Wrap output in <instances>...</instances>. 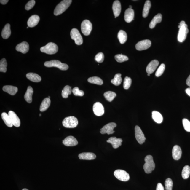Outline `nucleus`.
<instances>
[{
  "instance_id": "obj_50",
  "label": "nucleus",
  "mask_w": 190,
  "mask_h": 190,
  "mask_svg": "<svg viewBox=\"0 0 190 190\" xmlns=\"http://www.w3.org/2000/svg\"><path fill=\"white\" fill-rule=\"evenodd\" d=\"M186 84H187L188 86H189L190 87V75L189 77H188L187 80H186Z\"/></svg>"
},
{
  "instance_id": "obj_8",
  "label": "nucleus",
  "mask_w": 190,
  "mask_h": 190,
  "mask_svg": "<svg viewBox=\"0 0 190 190\" xmlns=\"http://www.w3.org/2000/svg\"><path fill=\"white\" fill-rule=\"evenodd\" d=\"M114 175L118 179L123 181H127L130 179L129 175L125 171L118 169L114 171Z\"/></svg>"
},
{
  "instance_id": "obj_2",
  "label": "nucleus",
  "mask_w": 190,
  "mask_h": 190,
  "mask_svg": "<svg viewBox=\"0 0 190 190\" xmlns=\"http://www.w3.org/2000/svg\"><path fill=\"white\" fill-rule=\"evenodd\" d=\"M72 1L71 0H64L62 1L55 9V15L58 16L63 14L70 6Z\"/></svg>"
},
{
  "instance_id": "obj_34",
  "label": "nucleus",
  "mask_w": 190,
  "mask_h": 190,
  "mask_svg": "<svg viewBox=\"0 0 190 190\" xmlns=\"http://www.w3.org/2000/svg\"><path fill=\"white\" fill-rule=\"evenodd\" d=\"M88 81L90 83L95 84L101 85L103 84V82L100 78L98 77L94 76L88 79Z\"/></svg>"
},
{
  "instance_id": "obj_53",
  "label": "nucleus",
  "mask_w": 190,
  "mask_h": 190,
  "mask_svg": "<svg viewBox=\"0 0 190 190\" xmlns=\"http://www.w3.org/2000/svg\"><path fill=\"white\" fill-rule=\"evenodd\" d=\"M22 190H28V189H23Z\"/></svg>"
},
{
  "instance_id": "obj_12",
  "label": "nucleus",
  "mask_w": 190,
  "mask_h": 190,
  "mask_svg": "<svg viewBox=\"0 0 190 190\" xmlns=\"http://www.w3.org/2000/svg\"><path fill=\"white\" fill-rule=\"evenodd\" d=\"M151 42L148 39L140 41L136 45V48L137 50L142 51L147 50L151 46Z\"/></svg>"
},
{
  "instance_id": "obj_43",
  "label": "nucleus",
  "mask_w": 190,
  "mask_h": 190,
  "mask_svg": "<svg viewBox=\"0 0 190 190\" xmlns=\"http://www.w3.org/2000/svg\"><path fill=\"white\" fill-rule=\"evenodd\" d=\"M165 69V65L164 64H162L158 68L155 73V76L157 77L161 76L163 74Z\"/></svg>"
},
{
  "instance_id": "obj_45",
  "label": "nucleus",
  "mask_w": 190,
  "mask_h": 190,
  "mask_svg": "<svg viewBox=\"0 0 190 190\" xmlns=\"http://www.w3.org/2000/svg\"><path fill=\"white\" fill-rule=\"evenodd\" d=\"M72 92L75 96H83L84 95V92L80 90L78 87H75L72 89Z\"/></svg>"
},
{
  "instance_id": "obj_35",
  "label": "nucleus",
  "mask_w": 190,
  "mask_h": 190,
  "mask_svg": "<svg viewBox=\"0 0 190 190\" xmlns=\"http://www.w3.org/2000/svg\"><path fill=\"white\" fill-rule=\"evenodd\" d=\"M121 76L122 75L120 73L116 74L114 78L111 80V82L116 86H119L121 84L122 82Z\"/></svg>"
},
{
  "instance_id": "obj_9",
  "label": "nucleus",
  "mask_w": 190,
  "mask_h": 190,
  "mask_svg": "<svg viewBox=\"0 0 190 190\" xmlns=\"http://www.w3.org/2000/svg\"><path fill=\"white\" fill-rule=\"evenodd\" d=\"M92 29V25L89 20H84L81 24V30L83 34L85 36L89 35Z\"/></svg>"
},
{
  "instance_id": "obj_31",
  "label": "nucleus",
  "mask_w": 190,
  "mask_h": 190,
  "mask_svg": "<svg viewBox=\"0 0 190 190\" xmlns=\"http://www.w3.org/2000/svg\"><path fill=\"white\" fill-rule=\"evenodd\" d=\"M2 119L7 126L9 127H12L13 124L9 115L7 114L6 113L3 112L1 114Z\"/></svg>"
},
{
  "instance_id": "obj_57",
  "label": "nucleus",
  "mask_w": 190,
  "mask_h": 190,
  "mask_svg": "<svg viewBox=\"0 0 190 190\" xmlns=\"http://www.w3.org/2000/svg\"><path fill=\"white\" fill-rule=\"evenodd\" d=\"M29 28V27H27V28Z\"/></svg>"
},
{
  "instance_id": "obj_46",
  "label": "nucleus",
  "mask_w": 190,
  "mask_h": 190,
  "mask_svg": "<svg viewBox=\"0 0 190 190\" xmlns=\"http://www.w3.org/2000/svg\"><path fill=\"white\" fill-rule=\"evenodd\" d=\"M104 56L102 52H100L98 53L95 57V60L98 63H103L104 60Z\"/></svg>"
},
{
  "instance_id": "obj_26",
  "label": "nucleus",
  "mask_w": 190,
  "mask_h": 190,
  "mask_svg": "<svg viewBox=\"0 0 190 190\" xmlns=\"http://www.w3.org/2000/svg\"><path fill=\"white\" fill-rule=\"evenodd\" d=\"M162 20V15L160 14L156 15L150 23L149 27L150 29H153L155 27L156 24L161 22Z\"/></svg>"
},
{
  "instance_id": "obj_5",
  "label": "nucleus",
  "mask_w": 190,
  "mask_h": 190,
  "mask_svg": "<svg viewBox=\"0 0 190 190\" xmlns=\"http://www.w3.org/2000/svg\"><path fill=\"white\" fill-rule=\"evenodd\" d=\"M41 51L49 55L55 54L58 50L57 45L54 43H48L46 46L42 47L40 49Z\"/></svg>"
},
{
  "instance_id": "obj_16",
  "label": "nucleus",
  "mask_w": 190,
  "mask_h": 190,
  "mask_svg": "<svg viewBox=\"0 0 190 190\" xmlns=\"http://www.w3.org/2000/svg\"><path fill=\"white\" fill-rule=\"evenodd\" d=\"M159 62L157 60H153L150 62L146 68V71L148 74H151L155 71L158 65Z\"/></svg>"
},
{
  "instance_id": "obj_7",
  "label": "nucleus",
  "mask_w": 190,
  "mask_h": 190,
  "mask_svg": "<svg viewBox=\"0 0 190 190\" xmlns=\"http://www.w3.org/2000/svg\"><path fill=\"white\" fill-rule=\"evenodd\" d=\"M71 39L74 40L76 44L81 45L83 43V39L81 35L78 30L76 28H74L71 30Z\"/></svg>"
},
{
  "instance_id": "obj_40",
  "label": "nucleus",
  "mask_w": 190,
  "mask_h": 190,
  "mask_svg": "<svg viewBox=\"0 0 190 190\" xmlns=\"http://www.w3.org/2000/svg\"><path fill=\"white\" fill-rule=\"evenodd\" d=\"M7 63L5 58H3L0 61V71L5 73L7 71Z\"/></svg>"
},
{
  "instance_id": "obj_41",
  "label": "nucleus",
  "mask_w": 190,
  "mask_h": 190,
  "mask_svg": "<svg viewBox=\"0 0 190 190\" xmlns=\"http://www.w3.org/2000/svg\"><path fill=\"white\" fill-rule=\"evenodd\" d=\"M132 83V80L131 78L126 76L124 80L123 87L125 89L127 90L130 87Z\"/></svg>"
},
{
  "instance_id": "obj_56",
  "label": "nucleus",
  "mask_w": 190,
  "mask_h": 190,
  "mask_svg": "<svg viewBox=\"0 0 190 190\" xmlns=\"http://www.w3.org/2000/svg\"><path fill=\"white\" fill-rule=\"evenodd\" d=\"M48 98H50V96H48Z\"/></svg>"
},
{
  "instance_id": "obj_23",
  "label": "nucleus",
  "mask_w": 190,
  "mask_h": 190,
  "mask_svg": "<svg viewBox=\"0 0 190 190\" xmlns=\"http://www.w3.org/2000/svg\"><path fill=\"white\" fill-rule=\"evenodd\" d=\"M78 157L80 159L90 160L95 159L96 156L92 152H83L79 154Z\"/></svg>"
},
{
  "instance_id": "obj_4",
  "label": "nucleus",
  "mask_w": 190,
  "mask_h": 190,
  "mask_svg": "<svg viewBox=\"0 0 190 190\" xmlns=\"http://www.w3.org/2000/svg\"><path fill=\"white\" fill-rule=\"evenodd\" d=\"M44 65L45 66L47 67H57L63 71L67 70L69 68L68 66L66 64L62 63L59 60H52L46 62Z\"/></svg>"
},
{
  "instance_id": "obj_1",
  "label": "nucleus",
  "mask_w": 190,
  "mask_h": 190,
  "mask_svg": "<svg viewBox=\"0 0 190 190\" xmlns=\"http://www.w3.org/2000/svg\"><path fill=\"white\" fill-rule=\"evenodd\" d=\"M178 28H179V30L178 34V40L180 42H183L185 40L187 33H189V30L188 29V26L185 21H181Z\"/></svg>"
},
{
  "instance_id": "obj_39",
  "label": "nucleus",
  "mask_w": 190,
  "mask_h": 190,
  "mask_svg": "<svg viewBox=\"0 0 190 190\" xmlns=\"http://www.w3.org/2000/svg\"><path fill=\"white\" fill-rule=\"evenodd\" d=\"M115 59L118 63H121L127 61L129 60V58L124 55L117 54L115 56Z\"/></svg>"
},
{
  "instance_id": "obj_28",
  "label": "nucleus",
  "mask_w": 190,
  "mask_h": 190,
  "mask_svg": "<svg viewBox=\"0 0 190 190\" xmlns=\"http://www.w3.org/2000/svg\"><path fill=\"white\" fill-rule=\"evenodd\" d=\"M26 77L28 79L33 82H40L42 80L40 76L35 73H28L26 75Z\"/></svg>"
},
{
  "instance_id": "obj_6",
  "label": "nucleus",
  "mask_w": 190,
  "mask_h": 190,
  "mask_svg": "<svg viewBox=\"0 0 190 190\" xmlns=\"http://www.w3.org/2000/svg\"><path fill=\"white\" fill-rule=\"evenodd\" d=\"M78 119L74 116H69L66 117L63 120V127L68 128H73L78 125Z\"/></svg>"
},
{
  "instance_id": "obj_25",
  "label": "nucleus",
  "mask_w": 190,
  "mask_h": 190,
  "mask_svg": "<svg viewBox=\"0 0 190 190\" xmlns=\"http://www.w3.org/2000/svg\"><path fill=\"white\" fill-rule=\"evenodd\" d=\"M3 91L10 95H14L18 92V88L15 86H5L3 88Z\"/></svg>"
},
{
  "instance_id": "obj_14",
  "label": "nucleus",
  "mask_w": 190,
  "mask_h": 190,
  "mask_svg": "<svg viewBox=\"0 0 190 190\" xmlns=\"http://www.w3.org/2000/svg\"><path fill=\"white\" fill-rule=\"evenodd\" d=\"M63 143L65 146H75L78 144L76 139L72 136L67 137L63 140Z\"/></svg>"
},
{
  "instance_id": "obj_48",
  "label": "nucleus",
  "mask_w": 190,
  "mask_h": 190,
  "mask_svg": "<svg viewBox=\"0 0 190 190\" xmlns=\"http://www.w3.org/2000/svg\"><path fill=\"white\" fill-rule=\"evenodd\" d=\"M156 190H164V188L163 186L160 183H158Z\"/></svg>"
},
{
  "instance_id": "obj_11",
  "label": "nucleus",
  "mask_w": 190,
  "mask_h": 190,
  "mask_svg": "<svg viewBox=\"0 0 190 190\" xmlns=\"http://www.w3.org/2000/svg\"><path fill=\"white\" fill-rule=\"evenodd\" d=\"M135 135L137 141L140 144H143L145 141L146 138L141 129L138 126L135 127Z\"/></svg>"
},
{
  "instance_id": "obj_13",
  "label": "nucleus",
  "mask_w": 190,
  "mask_h": 190,
  "mask_svg": "<svg viewBox=\"0 0 190 190\" xmlns=\"http://www.w3.org/2000/svg\"><path fill=\"white\" fill-rule=\"evenodd\" d=\"M93 111L95 115L98 116H102L104 113V107L101 103H96L93 105Z\"/></svg>"
},
{
  "instance_id": "obj_18",
  "label": "nucleus",
  "mask_w": 190,
  "mask_h": 190,
  "mask_svg": "<svg viewBox=\"0 0 190 190\" xmlns=\"http://www.w3.org/2000/svg\"><path fill=\"white\" fill-rule=\"evenodd\" d=\"M107 142L112 145L113 147L116 149L122 145L123 140L121 138H117L116 137H111L109 138Z\"/></svg>"
},
{
  "instance_id": "obj_22",
  "label": "nucleus",
  "mask_w": 190,
  "mask_h": 190,
  "mask_svg": "<svg viewBox=\"0 0 190 190\" xmlns=\"http://www.w3.org/2000/svg\"><path fill=\"white\" fill-rule=\"evenodd\" d=\"M112 9L115 17L119 16L121 11V5L119 1H115L113 4Z\"/></svg>"
},
{
  "instance_id": "obj_21",
  "label": "nucleus",
  "mask_w": 190,
  "mask_h": 190,
  "mask_svg": "<svg viewBox=\"0 0 190 190\" xmlns=\"http://www.w3.org/2000/svg\"><path fill=\"white\" fill-rule=\"evenodd\" d=\"M134 12L132 9L129 8L126 10L124 15V20L126 22L129 23L134 19Z\"/></svg>"
},
{
  "instance_id": "obj_17",
  "label": "nucleus",
  "mask_w": 190,
  "mask_h": 190,
  "mask_svg": "<svg viewBox=\"0 0 190 190\" xmlns=\"http://www.w3.org/2000/svg\"><path fill=\"white\" fill-rule=\"evenodd\" d=\"M16 49L17 51L25 54L29 51V46L27 42L24 41L17 45Z\"/></svg>"
},
{
  "instance_id": "obj_3",
  "label": "nucleus",
  "mask_w": 190,
  "mask_h": 190,
  "mask_svg": "<svg viewBox=\"0 0 190 190\" xmlns=\"http://www.w3.org/2000/svg\"><path fill=\"white\" fill-rule=\"evenodd\" d=\"M144 160L146 162L143 166L145 172L146 174L151 173L152 171L154 170L155 167L153 157L150 155L146 156Z\"/></svg>"
},
{
  "instance_id": "obj_10",
  "label": "nucleus",
  "mask_w": 190,
  "mask_h": 190,
  "mask_svg": "<svg viewBox=\"0 0 190 190\" xmlns=\"http://www.w3.org/2000/svg\"><path fill=\"white\" fill-rule=\"evenodd\" d=\"M116 124L114 123H110L103 126L100 129V132L101 134H105L107 133L108 135L112 134L114 132V129L116 127Z\"/></svg>"
},
{
  "instance_id": "obj_51",
  "label": "nucleus",
  "mask_w": 190,
  "mask_h": 190,
  "mask_svg": "<svg viewBox=\"0 0 190 190\" xmlns=\"http://www.w3.org/2000/svg\"><path fill=\"white\" fill-rule=\"evenodd\" d=\"M185 91L186 93L190 97V87L187 88Z\"/></svg>"
},
{
  "instance_id": "obj_15",
  "label": "nucleus",
  "mask_w": 190,
  "mask_h": 190,
  "mask_svg": "<svg viewBox=\"0 0 190 190\" xmlns=\"http://www.w3.org/2000/svg\"><path fill=\"white\" fill-rule=\"evenodd\" d=\"M8 114L10 116L13 125L16 127H20V120L17 114L11 111H9Z\"/></svg>"
},
{
  "instance_id": "obj_30",
  "label": "nucleus",
  "mask_w": 190,
  "mask_h": 190,
  "mask_svg": "<svg viewBox=\"0 0 190 190\" xmlns=\"http://www.w3.org/2000/svg\"><path fill=\"white\" fill-rule=\"evenodd\" d=\"M152 118L154 121L158 124H161L163 122V117L162 115L159 112L157 111H153L152 112Z\"/></svg>"
},
{
  "instance_id": "obj_36",
  "label": "nucleus",
  "mask_w": 190,
  "mask_h": 190,
  "mask_svg": "<svg viewBox=\"0 0 190 190\" xmlns=\"http://www.w3.org/2000/svg\"><path fill=\"white\" fill-rule=\"evenodd\" d=\"M72 90L71 89V86L68 85L65 86L62 91V97L64 98H67L68 97V95H70L72 92Z\"/></svg>"
},
{
  "instance_id": "obj_42",
  "label": "nucleus",
  "mask_w": 190,
  "mask_h": 190,
  "mask_svg": "<svg viewBox=\"0 0 190 190\" xmlns=\"http://www.w3.org/2000/svg\"><path fill=\"white\" fill-rule=\"evenodd\" d=\"M173 182L170 178H168L165 182V189L166 190H172Z\"/></svg>"
},
{
  "instance_id": "obj_20",
  "label": "nucleus",
  "mask_w": 190,
  "mask_h": 190,
  "mask_svg": "<svg viewBox=\"0 0 190 190\" xmlns=\"http://www.w3.org/2000/svg\"><path fill=\"white\" fill-rule=\"evenodd\" d=\"M40 20L39 17L37 15H33L28 20L27 24L28 27L33 28L37 25Z\"/></svg>"
},
{
  "instance_id": "obj_44",
  "label": "nucleus",
  "mask_w": 190,
  "mask_h": 190,
  "mask_svg": "<svg viewBox=\"0 0 190 190\" xmlns=\"http://www.w3.org/2000/svg\"><path fill=\"white\" fill-rule=\"evenodd\" d=\"M182 124L185 130L190 132V122L189 120L186 118H184L182 120Z\"/></svg>"
},
{
  "instance_id": "obj_19",
  "label": "nucleus",
  "mask_w": 190,
  "mask_h": 190,
  "mask_svg": "<svg viewBox=\"0 0 190 190\" xmlns=\"http://www.w3.org/2000/svg\"><path fill=\"white\" fill-rule=\"evenodd\" d=\"M182 150L180 146H175L173 148L172 156L173 159L175 160L180 159L182 155Z\"/></svg>"
},
{
  "instance_id": "obj_24",
  "label": "nucleus",
  "mask_w": 190,
  "mask_h": 190,
  "mask_svg": "<svg viewBox=\"0 0 190 190\" xmlns=\"http://www.w3.org/2000/svg\"><path fill=\"white\" fill-rule=\"evenodd\" d=\"M33 93V89L31 86H28L27 92L24 95V98L27 102L31 103L32 101V96Z\"/></svg>"
},
{
  "instance_id": "obj_37",
  "label": "nucleus",
  "mask_w": 190,
  "mask_h": 190,
  "mask_svg": "<svg viewBox=\"0 0 190 190\" xmlns=\"http://www.w3.org/2000/svg\"><path fill=\"white\" fill-rule=\"evenodd\" d=\"M103 95L107 100L109 102H111L113 100L116 95L114 92L109 91L105 92Z\"/></svg>"
},
{
  "instance_id": "obj_38",
  "label": "nucleus",
  "mask_w": 190,
  "mask_h": 190,
  "mask_svg": "<svg viewBox=\"0 0 190 190\" xmlns=\"http://www.w3.org/2000/svg\"><path fill=\"white\" fill-rule=\"evenodd\" d=\"M190 175V167L189 165H186L182 169V176L184 179L189 178Z\"/></svg>"
},
{
  "instance_id": "obj_29",
  "label": "nucleus",
  "mask_w": 190,
  "mask_h": 190,
  "mask_svg": "<svg viewBox=\"0 0 190 190\" xmlns=\"http://www.w3.org/2000/svg\"><path fill=\"white\" fill-rule=\"evenodd\" d=\"M51 101L50 98H46L43 100L40 107V111L41 112H44L47 110L50 106Z\"/></svg>"
},
{
  "instance_id": "obj_47",
  "label": "nucleus",
  "mask_w": 190,
  "mask_h": 190,
  "mask_svg": "<svg viewBox=\"0 0 190 190\" xmlns=\"http://www.w3.org/2000/svg\"><path fill=\"white\" fill-rule=\"evenodd\" d=\"M36 2L34 0H31L25 6L26 10H29L32 9L35 4Z\"/></svg>"
},
{
  "instance_id": "obj_27",
  "label": "nucleus",
  "mask_w": 190,
  "mask_h": 190,
  "mask_svg": "<svg viewBox=\"0 0 190 190\" xmlns=\"http://www.w3.org/2000/svg\"><path fill=\"white\" fill-rule=\"evenodd\" d=\"M11 34L10 25V24H6L1 32V36L4 39H7L9 38Z\"/></svg>"
},
{
  "instance_id": "obj_49",
  "label": "nucleus",
  "mask_w": 190,
  "mask_h": 190,
  "mask_svg": "<svg viewBox=\"0 0 190 190\" xmlns=\"http://www.w3.org/2000/svg\"><path fill=\"white\" fill-rule=\"evenodd\" d=\"M8 0H1L0 2L3 5H5L8 3Z\"/></svg>"
},
{
  "instance_id": "obj_52",
  "label": "nucleus",
  "mask_w": 190,
  "mask_h": 190,
  "mask_svg": "<svg viewBox=\"0 0 190 190\" xmlns=\"http://www.w3.org/2000/svg\"><path fill=\"white\" fill-rule=\"evenodd\" d=\"M129 8L132 9V6L131 5H130Z\"/></svg>"
},
{
  "instance_id": "obj_55",
  "label": "nucleus",
  "mask_w": 190,
  "mask_h": 190,
  "mask_svg": "<svg viewBox=\"0 0 190 190\" xmlns=\"http://www.w3.org/2000/svg\"><path fill=\"white\" fill-rule=\"evenodd\" d=\"M42 116V115H41V114H39V116Z\"/></svg>"
},
{
  "instance_id": "obj_32",
  "label": "nucleus",
  "mask_w": 190,
  "mask_h": 190,
  "mask_svg": "<svg viewBox=\"0 0 190 190\" xmlns=\"http://www.w3.org/2000/svg\"><path fill=\"white\" fill-rule=\"evenodd\" d=\"M118 38L120 44H124L127 39V33L123 30H120L118 34Z\"/></svg>"
},
{
  "instance_id": "obj_33",
  "label": "nucleus",
  "mask_w": 190,
  "mask_h": 190,
  "mask_svg": "<svg viewBox=\"0 0 190 190\" xmlns=\"http://www.w3.org/2000/svg\"><path fill=\"white\" fill-rule=\"evenodd\" d=\"M151 7V3L150 1H146L145 3L143 9L142 16L143 17L146 18L148 16L150 9Z\"/></svg>"
},
{
  "instance_id": "obj_54",
  "label": "nucleus",
  "mask_w": 190,
  "mask_h": 190,
  "mask_svg": "<svg viewBox=\"0 0 190 190\" xmlns=\"http://www.w3.org/2000/svg\"><path fill=\"white\" fill-rule=\"evenodd\" d=\"M148 76H150V74H148Z\"/></svg>"
}]
</instances>
